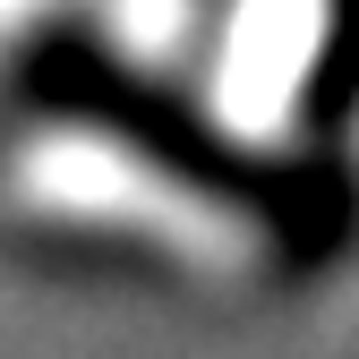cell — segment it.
Here are the masks:
<instances>
[{
	"label": "cell",
	"mask_w": 359,
	"mask_h": 359,
	"mask_svg": "<svg viewBox=\"0 0 359 359\" xmlns=\"http://www.w3.org/2000/svg\"><path fill=\"white\" fill-rule=\"evenodd\" d=\"M0 197L34 231H86L171 274H222V283H257L299 231L265 197V180L240 171V154H180L95 111H52L18 128L0 163Z\"/></svg>",
	"instance_id": "cell-1"
},
{
	"label": "cell",
	"mask_w": 359,
	"mask_h": 359,
	"mask_svg": "<svg viewBox=\"0 0 359 359\" xmlns=\"http://www.w3.org/2000/svg\"><path fill=\"white\" fill-rule=\"evenodd\" d=\"M351 60V0H240L214 26L205 111L222 146L248 154L257 171H283L274 154L317 128L334 77Z\"/></svg>",
	"instance_id": "cell-2"
}]
</instances>
